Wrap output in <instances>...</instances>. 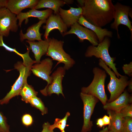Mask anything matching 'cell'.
Masks as SVG:
<instances>
[{
  "instance_id": "cell-1",
  "label": "cell",
  "mask_w": 132,
  "mask_h": 132,
  "mask_svg": "<svg viewBox=\"0 0 132 132\" xmlns=\"http://www.w3.org/2000/svg\"><path fill=\"white\" fill-rule=\"evenodd\" d=\"M82 6V15L91 23L102 27L114 19V6L111 0H77Z\"/></svg>"
},
{
  "instance_id": "cell-2",
  "label": "cell",
  "mask_w": 132,
  "mask_h": 132,
  "mask_svg": "<svg viewBox=\"0 0 132 132\" xmlns=\"http://www.w3.org/2000/svg\"><path fill=\"white\" fill-rule=\"evenodd\" d=\"M27 47V52L24 54L22 58L23 62L18 61L14 65V68L19 72V76L11 87L10 91L4 97L0 99V105L7 104L12 98L19 95L23 87L27 83V79L31 73L32 66L36 63L30 57V49L28 47Z\"/></svg>"
},
{
  "instance_id": "cell-3",
  "label": "cell",
  "mask_w": 132,
  "mask_h": 132,
  "mask_svg": "<svg viewBox=\"0 0 132 132\" xmlns=\"http://www.w3.org/2000/svg\"><path fill=\"white\" fill-rule=\"evenodd\" d=\"M93 72L94 74L93 80L88 86L81 88V92L94 96L104 105L108 100L105 89L106 72L97 67L93 68Z\"/></svg>"
},
{
  "instance_id": "cell-4",
  "label": "cell",
  "mask_w": 132,
  "mask_h": 132,
  "mask_svg": "<svg viewBox=\"0 0 132 132\" xmlns=\"http://www.w3.org/2000/svg\"><path fill=\"white\" fill-rule=\"evenodd\" d=\"M110 43L109 37H105L104 40L97 46L91 45L89 46L85 53L86 57L94 56L102 60L111 69L118 78L122 75L118 72L114 63L115 58L111 57L109 52V48Z\"/></svg>"
},
{
  "instance_id": "cell-5",
  "label": "cell",
  "mask_w": 132,
  "mask_h": 132,
  "mask_svg": "<svg viewBox=\"0 0 132 132\" xmlns=\"http://www.w3.org/2000/svg\"><path fill=\"white\" fill-rule=\"evenodd\" d=\"M48 39L49 45L46 55L51 57L52 60L57 61V65L63 63L64 64L63 67L66 70H69L73 66L75 62L64 50V42L53 38H48Z\"/></svg>"
},
{
  "instance_id": "cell-6",
  "label": "cell",
  "mask_w": 132,
  "mask_h": 132,
  "mask_svg": "<svg viewBox=\"0 0 132 132\" xmlns=\"http://www.w3.org/2000/svg\"><path fill=\"white\" fill-rule=\"evenodd\" d=\"M99 65L110 76V81L107 87L110 95L108 102H110L116 99L124 91L128 85L129 80L126 76H122L120 78H117L114 72L100 59L99 60Z\"/></svg>"
},
{
  "instance_id": "cell-7",
  "label": "cell",
  "mask_w": 132,
  "mask_h": 132,
  "mask_svg": "<svg viewBox=\"0 0 132 132\" xmlns=\"http://www.w3.org/2000/svg\"><path fill=\"white\" fill-rule=\"evenodd\" d=\"M80 96L83 103L84 122L81 132H89L93 126L91 118L99 100L92 95L81 92Z\"/></svg>"
},
{
  "instance_id": "cell-8",
  "label": "cell",
  "mask_w": 132,
  "mask_h": 132,
  "mask_svg": "<svg viewBox=\"0 0 132 132\" xmlns=\"http://www.w3.org/2000/svg\"><path fill=\"white\" fill-rule=\"evenodd\" d=\"M114 21L111 25V28L117 31L118 38H120V37L118 32V26L120 24L126 26L128 28L130 31L131 39H132V22L129 18V15L131 12L130 7L129 6L122 4L119 2H117L114 5Z\"/></svg>"
},
{
  "instance_id": "cell-9",
  "label": "cell",
  "mask_w": 132,
  "mask_h": 132,
  "mask_svg": "<svg viewBox=\"0 0 132 132\" xmlns=\"http://www.w3.org/2000/svg\"><path fill=\"white\" fill-rule=\"evenodd\" d=\"M16 15L6 7L0 9V35L7 37L10 31L16 32L18 25Z\"/></svg>"
},
{
  "instance_id": "cell-10",
  "label": "cell",
  "mask_w": 132,
  "mask_h": 132,
  "mask_svg": "<svg viewBox=\"0 0 132 132\" xmlns=\"http://www.w3.org/2000/svg\"><path fill=\"white\" fill-rule=\"evenodd\" d=\"M66 70L63 67H58L51 75L52 78L51 83L40 90L44 96H51L55 94L59 96L60 94L65 97L63 92L62 81L66 73Z\"/></svg>"
},
{
  "instance_id": "cell-11",
  "label": "cell",
  "mask_w": 132,
  "mask_h": 132,
  "mask_svg": "<svg viewBox=\"0 0 132 132\" xmlns=\"http://www.w3.org/2000/svg\"><path fill=\"white\" fill-rule=\"evenodd\" d=\"M70 34L76 35L80 42H83L84 40H86L93 46H97L99 44L98 38L96 34L91 30L80 25L77 22L71 26L70 29L66 33L64 36Z\"/></svg>"
},
{
  "instance_id": "cell-12",
  "label": "cell",
  "mask_w": 132,
  "mask_h": 132,
  "mask_svg": "<svg viewBox=\"0 0 132 132\" xmlns=\"http://www.w3.org/2000/svg\"><path fill=\"white\" fill-rule=\"evenodd\" d=\"M53 65L52 59L46 58L39 63L33 65L31 71L35 76L46 81L47 83L46 86H48L51 83L52 81V78L50 75Z\"/></svg>"
},
{
  "instance_id": "cell-13",
  "label": "cell",
  "mask_w": 132,
  "mask_h": 132,
  "mask_svg": "<svg viewBox=\"0 0 132 132\" xmlns=\"http://www.w3.org/2000/svg\"><path fill=\"white\" fill-rule=\"evenodd\" d=\"M45 23L46 25L43 27L45 29L44 35L45 40L48 39L49 33L54 29L58 30L63 36L67 32V27L59 14H52L46 20Z\"/></svg>"
},
{
  "instance_id": "cell-14",
  "label": "cell",
  "mask_w": 132,
  "mask_h": 132,
  "mask_svg": "<svg viewBox=\"0 0 132 132\" xmlns=\"http://www.w3.org/2000/svg\"><path fill=\"white\" fill-rule=\"evenodd\" d=\"M82 13V9L80 7L78 8L70 7L68 10L63 9L61 7L59 9V14L67 28L77 22Z\"/></svg>"
},
{
  "instance_id": "cell-15",
  "label": "cell",
  "mask_w": 132,
  "mask_h": 132,
  "mask_svg": "<svg viewBox=\"0 0 132 132\" xmlns=\"http://www.w3.org/2000/svg\"><path fill=\"white\" fill-rule=\"evenodd\" d=\"M132 96L130 95L126 90L116 99L110 102H106L103 105L105 110H110L120 112L123 108L132 103Z\"/></svg>"
},
{
  "instance_id": "cell-16",
  "label": "cell",
  "mask_w": 132,
  "mask_h": 132,
  "mask_svg": "<svg viewBox=\"0 0 132 132\" xmlns=\"http://www.w3.org/2000/svg\"><path fill=\"white\" fill-rule=\"evenodd\" d=\"M38 1V0H8L6 8L17 15L24 9H35Z\"/></svg>"
},
{
  "instance_id": "cell-17",
  "label": "cell",
  "mask_w": 132,
  "mask_h": 132,
  "mask_svg": "<svg viewBox=\"0 0 132 132\" xmlns=\"http://www.w3.org/2000/svg\"><path fill=\"white\" fill-rule=\"evenodd\" d=\"M53 10L50 9L42 10H38L35 9H31L26 12H21L16 15L17 20H19L18 25L21 27L22 22L25 20V23H27L28 18L30 17L37 18L40 20H46L53 13Z\"/></svg>"
},
{
  "instance_id": "cell-18",
  "label": "cell",
  "mask_w": 132,
  "mask_h": 132,
  "mask_svg": "<svg viewBox=\"0 0 132 132\" xmlns=\"http://www.w3.org/2000/svg\"><path fill=\"white\" fill-rule=\"evenodd\" d=\"M46 20H40L37 23L29 27L25 34L21 30L19 33L21 41L22 42L26 39L30 41H34L35 40L38 41L42 40V34L40 32V29L42 24L45 23Z\"/></svg>"
},
{
  "instance_id": "cell-19",
  "label": "cell",
  "mask_w": 132,
  "mask_h": 132,
  "mask_svg": "<svg viewBox=\"0 0 132 132\" xmlns=\"http://www.w3.org/2000/svg\"><path fill=\"white\" fill-rule=\"evenodd\" d=\"M26 41L29 44V48L34 54L36 63H39L41 57L46 55L47 52L49 45L48 38L36 42L27 40Z\"/></svg>"
},
{
  "instance_id": "cell-20",
  "label": "cell",
  "mask_w": 132,
  "mask_h": 132,
  "mask_svg": "<svg viewBox=\"0 0 132 132\" xmlns=\"http://www.w3.org/2000/svg\"><path fill=\"white\" fill-rule=\"evenodd\" d=\"M77 22L80 25L93 31L96 35L99 43L101 42L105 37H111L112 36V32L106 29L102 28L91 23L82 15L80 16Z\"/></svg>"
},
{
  "instance_id": "cell-21",
  "label": "cell",
  "mask_w": 132,
  "mask_h": 132,
  "mask_svg": "<svg viewBox=\"0 0 132 132\" xmlns=\"http://www.w3.org/2000/svg\"><path fill=\"white\" fill-rule=\"evenodd\" d=\"M107 113L110 118V122L108 127L114 132H121L122 128L123 118L120 112L108 110Z\"/></svg>"
},
{
  "instance_id": "cell-22",
  "label": "cell",
  "mask_w": 132,
  "mask_h": 132,
  "mask_svg": "<svg viewBox=\"0 0 132 132\" xmlns=\"http://www.w3.org/2000/svg\"><path fill=\"white\" fill-rule=\"evenodd\" d=\"M66 4L64 0H40L35 6L37 10L43 8H47L53 10L54 14H59L60 7Z\"/></svg>"
},
{
  "instance_id": "cell-23",
  "label": "cell",
  "mask_w": 132,
  "mask_h": 132,
  "mask_svg": "<svg viewBox=\"0 0 132 132\" xmlns=\"http://www.w3.org/2000/svg\"><path fill=\"white\" fill-rule=\"evenodd\" d=\"M38 92L34 90L31 86L27 83L23 87L19 95L21 96L22 100L28 103L33 98L36 96Z\"/></svg>"
},
{
  "instance_id": "cell-24",
  "label": "cell",
  "mask_w": 132,
  "mask_h": 132,
  "mask_svg": "<svg viewBox=\"0 0 132 132\" xmlns=\"http://www.w3.org/2000/svg\"><path fill=\"white\" fill-rule=\"evenodd\" d=\"M70 115V113L68 112H67L65 117L62 119L58 118H56L54 122V123L52 125H50L49 128L52 130L56 128L59 129L61 131L64 130L66 126V122L68 117Z\"/></svg>"
},
{
  "instance_id": "cell-25",
  "label": "cell",
  "mask_w": 132,
  "mask_h": 132,
  "mask_svg": "<svg viewBox=\"0 0 132 132\" xmlns=\"http://www.w3.org/2000/svg\"><path fill=\"white\" fill-rule=\"evenodd\" d=\"M29 103L33 107L39 110L41 112L42 115L47 113V108L45 107L41 99L36 96L33 98L30 101Z\"/></svg>"
},
{
  "instance_id": "cell-26",
  "label": "cell",
  "mask_w": 132,
  "mask_h": 132,
  "mask_svg": "<svg viewBox=\"0 0 132 132\" xmlns=\"http://www.w3.org/2000/svg\"><path fill=\"white\" fill-rule=\"evenodd\" d=\"M121 132H132V117H126L123 118Z\"/></svg>"
},
{
  "instance_id": "cell-27",
  "label": "cell",
  "mask_w": 132,
  "mask_h": 132,
  "mask_svg": "<svg viewBox=\"0 0 132 132\" xmlns=\"http://www.w3.org/2000/svg\"><path fill=\"white\" fill-rule=\"evenodd\" d=\"M6 117L0 112V132H10Z\"/></svg>"
},
{
  "instance_id": "cell-28",
  "label": "cell",
  "mask_w": 132,
  "mask_h": 132,
  "mask_svg": "<svg viewBox=\"0 0 132 132\" xmlns=\"http://www.w3.org/2000/svg\"><path fill=\"white\" fill-rule=\"evenodd\" d=\"M120 113L123 118L126 117H132V104H129L122 109Z\"/></svg>"
},
{
  "instance_id": "cell-29",
  "label": "cell",
  "mask_w": 132,
  "mask_h": 132,
  "mask_svg": "<svg viewBox=\"0 0 132 132\" xmlns=\"http://www.w3.org/2000/svg\"><path fill=\"white\" fill-rule=\"evenodd\" d=\"M3 47L5 49L8 51L11 52H13L17 54L20 56L22 58L24 54H21L18 52L15 49L10 47L6 45L4 42L3 40V36L0 35V47Z\"/></svg>"
},
{
  "instance_id": "cell-30",
  "label": "cell",
  "mask_w": 132,
  "mask_h": 132,
  "mask_svg": "<svg viewBox=\"0 0 132 132\" xmlns=\"http://www.w3.org/2000/svg\"><path fill=\"white\" fill-rule=\"evenodd\" d=\"M22 121L24 125L28 127L32 124L33 120L32 117L30 114H26L22 116Z\"/></svg>"
},
{
  "instance_id": "cell-31",
  "label": "cell",
  "mask_w": 132,
  "mask_h": 132,
  "mask_svg": "<svg viewBox=\"0 0 132 132\" xmlns=\"http://www.w3.org/2000/svg\"><path fill=\"white\" fill-rule=\"evenodd\" d=\"M123 70L125 74L129 76H132V62L128 64L124 65L122 67Z\"/></svg>"
},
{
  "instance_id": "cell-32",
  "label": "cell",
  "mask_w": 132,
  "mask_h": 132,
  "mask_svg": "<svg viewBox=\"0 0 132 132\" xmlns=\"http://www.w3.org/2000/svg\"><path fill=\"white\" fill-rule=\"evenodd\" d=\"M50 124L48 122L44 123L43 125V129L41 132H55L51 130L49 128Z\"/></svg>"
},
{
  "instance_id": "cell-33",
  "label": "cell",
  "mask_w": 132,
  "mask_h": 132,
  "mask_svg": "<svg viewBox=\"0 0 132 132\" xmlns=\"http://www.w3.org/2000/svg\"><path fill=\"white\" fill-rule=\"evenodd\" d=\"M103 121L104 126L109 125L110 122V118L109 116L105 115L102 118Z\"/></svg>"
},
{
  "instance_id": "cell-34",
  "label": "cell",
  "mask_w": 132,
  "mask_h": 132,
  "mask_svg": "<svg viewBox=\"0 0 132 132\" xmlns=\"http://www.w3.org/2000/svg\"><path fill=\"white\" fill-rule=\"evenodd\" d=\"M97 125L99 127L102 128L104 126V123L102 118H99L97 120Z\"/></svg>"
},
{
  "instance_id": "cell-35",
  "label": "cell",
  "mask_w": 132,
  "mask_h": 132,
  "mask_svg": "<svg viewBox=\"0 0 132 132\" xmlns=\"http://www.w3.org/2000/svg\"><path fill=\"white\" fill-rule=\"evenodd\" d=\"M8 0H0V9L6 7Z\"/></svg>"
},
{
  "instance_id": "cell-36",
  "label": "cell",
  "mask_w": 132,
  "mask_h": 132,
  "mask_svg": "<svg viewBox=\"0 0 132 132\" xmlns=\"http://www.w3.org/2000/svg\"><path fill=\"white\" fill-rule=\"evenodd\" d=\"M128 86V91L130 92L131 93L132 91V78L129 81V82Z\"/></svg>"
},
{
  "instance_id": "cell-37",
  "label": "cell",
  "mask_w": 132,
  "mask_h": 132,
  "mask_svg": "<svg viewBox=\"0 0 132 132\" xmlns=\"http://www.w3.org/2000/svg\"><path fill=\"white\" fill-rule=\"evenodd\" d=\"M99 132H114L109 130L108 127L103 128L102 130L99 131Z\"/></svg>"
},
{
  "instance_id": "cell-38",
  "label": "cell",
  "mask_w": 132,
  "mask_h": 132,
  "mask_svg": "<svg viewBox=\"0 0 132 132\" xmlns=\"http://www.w3.org/2000/svg\"><path fill=\"white\" fill-rule=\"evenodd\" d=\"M61 132H65V131L64 130H63L62 131H61Z\"/></svg>"
}]
</instances>
